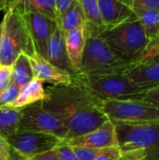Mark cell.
Segmentation results:
<instances>
[{
  "mask_svg": "<svg viewBox=\"0 0 159 160\" xmlns=\"http://www.w3.org/2000/svg\"><path fill=\"white\" fill-rule=\"evenodd\" d=\"M45 93L46 97L40 104L67 127V140L87 134L110 120L100 109L102 98L77 82L75 78L71 84L49 86L45 89Z\"/></svg>",
  "mask_w": 159,
  "mask_h": 160,
  "instance_id": "cell-1",
  "label": "cell"
},
{
  "mask_svg": "<svg viewBox=\"0 0 159 160\" xmlns=\"http://www.w3.org/2000/svg\"><path fill=\"white\" fill-rule=\"evenodd\" d=\"M117 147L121 153L138 151L143 160H159V122L134 124L114 122Z\"/></svg>",
  "mask_w": 159,
  "mask_h": 160,
  "instance_id": "cell-2",
  "label": "cell"
},
{
  "mask_svg": "<svg viewBox=\"0 0 159 160\" xmlns=\"http://www.w3.org/2000/svg\"><path fill=\"white\" fill-rule=\"evenodd\" d=\"M75 80L102 99L141 100L145 92L136 86L124 71L75 74Z\"/></svg>",
  "mask_w": 159,
  "mask_h": 160,
  "instance_id": "cell-3",
  "label": "cell"
},
{
  "mask_svg": "<svg viewBox=\"0 0 159 160\" xmlns=\"http://www.w3.org/2000/svg\"><path fill=\"white\" fill-rule=\"evenodd\" d=\"M99 36L120 58L127 62H134L149 42L138 19L105 28Z\"/></svg>",
  "mask_w": 159,
  "mask_h": 160,
  "instance_id": "cell-4",
  "label": "cell"
},
{
  "mask_svg": "<svg viewBox=\"0 0 159 160\" xmlns=\"http://www.w3.org/2000/svg\"><path fill=\"white\" fill-rule=\"evenodd\" d=\"M2 22L3 33L0 43V65L12 66L19 53L24 52L30 55L37 52L25 24L16 9L7 8Z\"/></svg>",
  "mask_w": 159,
  "mask_h": 160,
  "instance_id": "cell-5",
  "label": "cell"
},
{
  "mask_svg": "<svg viewBox=\"0 0 159 160\" xmlns=\"http://www.w3.org/2000/svg\"><path fill=\"white\" fill-rule=\"evenodd\" d=\"M132 62L120 58L99 35L86 33V41L78 74H98L124 71Z\"/></svg>",
  "mask_w": 159,
  "mask_h": 160,
  "instance_id": "cell-6",
  "label": "cell"
},
{
  "mask_svg": "<svg viewBox=\"0 0 159 160\" xmlns=\"http://www.w3.org/2000/svg\"><path fill=\"white\" fill-rule=\"evenodd\" d=\"M101 111L111 121L134 124L159 122V109L143 100L101 99Z\"/></svg>",
  "mask_w": 159,
  "mask_h": 160,
  "instance_id": "cell-7",
  "label": "cell"
},
{
  "mask_svg": "<svg viewBox=\"0 0 159 160\" xmlns=\"http://www.w3.org/2000/svg\"><path fill=\"white\" fill-rule=\"evenodd\" d=\"M19 131H33L54 135L64 141L67 138V128L53 113L42 108L40 101L22 108Z\"/></svg>",
  "mask_w": 159,
  "mask_h": 160,
  "instance_id": "cell-8",
  "label": "cell"
},
{
  "mask_svg": "<svg viewBox=\"0 0 159 160\" xmlns=\"http://www.w3.org/2000/svg\"><path fill=\"white\" fill-rule=\"evenodd\" d=\"M7 141L10 149L22 159L50 151L64 142L54 135L33 131H19L7 138Z\"/></svg>",
  "mask_w": 159,
  "mask_h": 160,
  "instance_id": "cell-9",
  "label": "cell"
},
{
  "mask_svg": "<svg viewBox=\"0 0 159 160\" xmlns=\"http://www.w3.org/2000/svg\"><path fill=\"white\" fill-rule=\"evenodd\" d=\"M28 57L33 69L34 78L54 86H67L74 82L75 74L52 65L37 52H33L28 55Z\"/></svg>",
  "mask_w": 159,
  "mask_h": 160,
  "instance_id": "cell-10",
  "label": "cell"
},
{
  "mask_svg": "<svg viewBox=\"0 0 159 160\" xmlns=\"http://www.w3.org/2000/svg\"><path fill=\"white\" fill-rule=\"evenodd\" d=\"M17 11L22 17L37 51L53 33L58 26V22L50 16L36 10Z\"/></svg>",
  "mask_w": 159,
  "mask_h": 160,
  "instance_id": "cell-11",
  "label": "cell"
},
{
  "mask_svg": "<svg viewBox=\"0 0 159 160\" xmlns=\"http://www.w3.org/2000/svg\"><path fill=\"white\" fill-rule=\"evenodd\" d=\"M65 142L70 146H82L96 149L116 147L117 137L114 124L109 120L97 129L77 138L67 140Z\"/></svg>",
  "mask_w": 159,
  "mask_h": 160,
  "instance_id": "cell-12",
  "label": "cell"
},
{
  "mask_svg": "<svg viewBox=\"0 0 159 160\" xmlns=\"http://www.w3.org/2000/svg\"><path fill=\"white\" fill-rule=\"evenodd\" d=\"M37 52L52 65L75 74L67 57L64 32L59 25Z\"/></svg>",
  "mask_w": 159,
  "mask_h": 160,
  "instance_id": "cell-13",
  "label": "cell"
},
{
  "mask_svg": "<svg viewBox=\"0 0 159 160\" xmlns=\"http://www.w3.org/2000/svg\"><path fill=\"white\" fill-rule=\"evenodd\" d=\"M124 73L136 86L144 91L159 85V61L132 62Z\"/></svg>",
  "mask_w": 159,
  "mask_h": 160,
  "instance_id": "cell-14",
  "label": "cell"
},
{
  "mask_svg": "<svg viewBox=\"0 0 159 160\" xmlns=\"http://www.w3.org/2000/svg\"><path fill=\"white\" fill-rule=\"evenodd\" d=\"M97 2L105 28L137 19L132 8L119 0H97Z\"/></svg>",
  "mask_w": 159,
  "mask_h": 160,
  "instance_id": "cell-15",
  "label": "cell"
},
{
  "mask_svg": "<svg viewBox=\"0 0 159 160\" xmlns=\"http://www.w3.org/2000/svg\"><path fill=\"white\" fill-rule=\"evenodd\" d=\"M64 38L70 66L73 72L78 74L86 41V26L64 32Z\"/></svg>",
  "mask_w": 159,
  "mask_h": 160,
  "instance_id": "cell-16",
  "label": "cell"
},
{
  "mask_svg": "<svg viewBox=\"0 0 159 160\" xmlns=\"http://www.w3.org/2000/svg\"><path fill=\"white\" fill-rule=\"evenodd\" d=\"M45 97L46 93L43 87V82L33 78L28 83L21 87L18 98L7 108H24L43 100Z\"/></svg>",
  "mask_w": 159,
  "mask_h": 160,
  "instance_id": "cell-17",
  "label": "cell"
},
{
  "mask_svg": "<svg viewBox=\"0 0 159 160\" xmlns=\"http://www.w3.org/2000/svg\"><path fill=\"white\" fill-rule=\"evenodd\" d=\"M81 5L86 20V33L100 35L105 26L103 24L97 0H77Z\"/></svg>",
  "mask_w": 159,
  "mask_h": 160,
  "instance_id": "cell-18",
  "label": "cell"
},
{
  "mask_svg": "<svg viewBox=\"0 0 159 160\" xmlns=\"http://www.w3.org/2000/svg\"><path fill=\"white\" fill-rule=\"evenodd\" d=\"M17 10H36L57 21L54 0H7V8Z\"/></svg>",
  "mask_w": 159,
  "mask_h": 160,
  "instance_id": "cell-19",
  "label": "cell"
},
{
  "mask_svg": "<svg viewBox=\"0 0 159 160\" xmlns=\"http://www.w3.org/2000/svg\"><path fill=\"white\" fill-rule=\"evenodd\" d=\"M22 108L0 109V135L5 139L18 132Z\"/></svg>",
  "mask_w": 159,
  "mask_h": 160,
  "instance_id": "cell-20",
  "label": "cell"
},
{
  "mask_svg": "<svg viewBox=\"0 0 159 160\" xmlns=\"http://www.w3.org/2000/svg\"><path fill=\"white\" fill-rule=\"evenodd\" d=\"M33 78V69L28 55L24 52L19 53L12 65L11 82L17 84L21 88L28 83Z\"/></svg>",
  "mask_w": 159,
  "mask_h": 160,
  "instance_id": "cell-21",
  "label": "cell"
},
{
  "mask_svg": "<svg viewBox=\"0 0 159 160\" xmlns=\"http://www.w3.org/2000/svg\"><path fill=\"white\" fill-rule=\"evenodd\" d=\"M58 25L63 32L86 26L85 16L81 5L77 0H74L69 8L61 16L58 21Z\"/></svg>",
  "mask_w": 159,
  "mask_h": 160,
  "instance_id": "cell-22",
  "label": "cell"
},
{
  "mask_svg": "<svg viewBox=\"0 0 159 160\" xmlns=\"http://www.w3.org/2000/svg\"><path fill=\"white\" fill-rule=\"evenodd\" d=\"M137 19L141 22L146 37L151 39L159 35V11L146 9H132Z\"/></svg>",
  "mask_w": 159,
  "mask_h": 160,
  "instance_id": "cell-23",
  "label": "cell"
},
{
  "mask_svg": "<svg viewBox=\"0 0 159 160\" xmlns=\"http://www.w3.org/2000/svg\"><path fill=\"white\" fill-rule=\"evenodd\" d=\"M159 61V35L149 39L145 49L133 63Z\"/></svg>",
  "mask_w": 159,
  "mask_h": 160,
  "instance_id": "cell-24",
  "label": "cell"
},
{
  "mask_svg": "<svg viewBox=\"0 0 159 160\" xmlns=\"http://www.w3.org/2000/svg\"><path fill=\"white\" fill-rule=\"evenodd\" d=\"M20 89L21 88L17 84L11 82L8 87L0 95V109L7 108L12 102H14L19 96Z\"/></svg>",
  "mask_w": 159,
  "mask_h": 160,
  "instance_id": "cell-25",
  "label": "cell"
},
{
  "mask_svg": "<svg viewBox=\"0 0 159 160\" xmlns=\"http://www.w3.org/2000/svg\"><path fill=\"white\" fill-rule=\"evenodd\" d=\"M132 9L159 11V0H119Z\"/></svg>",
  "mask_w": 159,
  "mask_h": 160,
  "instance_id": "cell-26",
  "label": "cell"
},
{
  "mask_svg": "<svg viewBox=\"0 0 159 160\" xmlns=\"http://www.w3.org/2000/svg\"><path fill=\"white\" fill-rule=\"evenodd\" d=\"M71 147L79 160H94L101 150V149L82 147V146H71Z\"/></svg>",
  "mask_w": 159,
  "mask_h": 160,
  "instance_id": "cell-27",
  "label": "cell"
},
{
  "mask_svg": "<svg viewBox=\"0 0 159 160\" xmlns=\"http://www.w3.org/2000/svg\"><path fill=\"white\" fill-rule=\"evenodd\" d=\"M56 154L61 160H79L72 147L65 142V141L54 148Z\"/></svg>",
  "mask_w": 159,
  "mask_h": 160,
  "instance_id": "cell-28",
  "label": "cell"
},
{
  "mask_svg": "<svg viewBox=\"0 0 159 160\" xmlns=\"http://www.w3.org/2000/svg\"><path fill=\"white\" fill-rule=\"evenodd\" d=\"M12 66L0 65V95L11 83Z\"/></svg>",
  "mask_w": 159,
  "mask_h": 160,
  "instance_id": "cell-29",
  "label": "cell"
},
{
  "mask_svg": "<svg viewBox=\"0 0 159 160\" xmlns=\"http://www.w3.org/2000/svg\"><path fill=\"white\" fill-rule=\"evenodd\" d=\"M121 157V151L116 147H108L100 150L94 160H118Z\"/></svg>",
  "mask_w": 159,
  "mask_h": 160,
  "instance_id": "cell-30",
  "label": "cell"
},
{
  "mask_svg": "<svg viewBox=\"0 0 159 160\" xmlns=\"http://www.w3.org/2000/svg\"><path fill=\"white\" fill-rule=\"evenodd\" d=\"M141 100L148 102L159 109V85L145 91Z\"/></svg>",
  "mask_w": 159,
  "mask_h": 160,
  "instance_id": "cell-31",
  "label": "cell"
},
{
  "mask_svg": "<svg viewBox=\"0 0 159 160\" xmlns=\"http://www.w3.org/2000/svg\"><path fill=\"white\" fill-rule=\"evenodd\" d=\"M55 2V9L57 14V20L61 18V16L69 8V7L72 5L74 0H54Z\"/></svg>",
  "mask_w": 159,
  "mask_h": 160,
  "instance_id": "cell-32",
  "label": "cell"
},
{
  "mask_svg": "<svg viewBox=\"0 0 159 160\" xmlns=\"http://www.w3.org/2000/svg\"><path fill=\"white\" fill-rule=\"evenodd\" d=\"M31 160H61L60 158L58 157V155L56 154L54 148L50 150V151H47L45 153H42V154H39V155H37L33 158H30Z\"/></svg>",
  "mask_w": 159,
  "mask_h": 160,
  "instance_id": "cell-33",
  "label": "cell"
},
{
  "mask_svg": "<svg viewBox=\"0 0 159 160\" xmlns=\"http://www.w3.org/2000/svg\"><path fill=\"white\" fill-rule=\"evenodd\" d=\"M0 155H2L7 159L11 160V149L10 146L4 137L0 135Z\"/></svg>",
  "mask_w": 159,
  "mask_h": 160,
  "instance_id": "cell-34",
  "label": "cell"
},
{
  "mask_svg": "<svg viewBox=\"0 0 159 160\" xmlns=\"http://www.w3.org/2000/svg\"><path fill=\"white\" fill-rule=\"evenodd\" d=\"M7 9V0L0 1V10H6Z\"/></svg>",
  "mask_w": 159,
  "mask_h": 160,
  "instance_id": "cell-35",
  "label": "cell"
},
{
  "mask_svg": "<svg viewBox=\"0 0 159 160\" xmlns=\"http://www.w3.org/2000/svg\"><path fill=\"white\" fill-rule=\"evenodd\" d=\"M2 33H3V22H0V43H1V38H2Z\"/></svg>",
  "mask_w": 159,
  "mask_h": 160,
  "instance_id": "cell-36",
  "label": "cell"
},
{
  "mask_svg": "<svg viewBox=\"0 0 159 160\" xmlns=\"http://www.w3.org/2000/svg\"><path fill=\"white\" fill-rule=\"evenodd\" d=\"M0 160H8V159H7L6 158H4L2 155H0Z\"/></svg>",
  "mask_w": 159,
  "mask_h": 160,
  "instance_id": "cell-37",
  "label": "cell"
},
{
  "mask_svg": "<svg viewBox=\"0 0 159 160\" xmlns=\"http://www.w3.org/2000/svg\"><path fill=\"white\" fill-rule=\"evenodd\" d=\"M22 160H31L30 158H28V159H22Z\"/></svg>",
  "mask_w": 159,
  "mask_h": 160,
  "instance_id": "cell-38",
  "label": "cell"
},
{
  "mask_svg": "<svg viewBox=\"0 0 159 160\" xmlns=\"http://www.w3.org/2000/svg\"><path fill=\"white\" fill-rule=\"evenodd\" d=\"M0 1H2V0H0Z\"/></svg>",
  "mask_w": 159,
  "mask_h": 160,
  "instance_id": "cell-39",
  "label": "cell"
}]
</instances>
